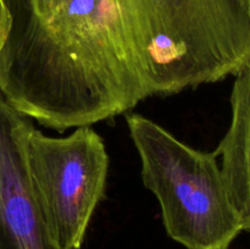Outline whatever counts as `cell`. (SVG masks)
<instances>
[{
    "instance_id": "6da1fadb",
    "label": "cell",
    "mask_w": 250,
    "mask_h": 249,
    "mask_svg": "<svg viewBox=\"0 0 250 249\" xmlns=\"http://www.w3.org/2000/svg\"><path fill=\"white\" fill-rule=\"evenodd\" d=\"M250 62V0H0V93L58 132Z\"/></svg>"
},
{
    "instance_id": "7a4b0ae2",
    "label": "cell",
    "mask_w": 250,
    "mask_h": 249,
    "mask_svg": "<svg viewBox=\"0 0 250 249\" xmlns=\"http://www.w3.org/2000/svg\"><path fill=\"white\" fill-rule=\"evenodd\" d=\"M126 124L168 236L187 249H229L244 225L216 154L183 143L141 114H126Z\"/></svg>"
},
{
    "instance_id": "3957f363",
    "label": "cell",
    "mask_w": 250,
    "mask_h": 249,
    "mask_svg": "<svg viewBox=\"0 0 250 249\" xmlns=\"http://www.w3.org/2000/svg\"><path fill=\"white\" fill-rule=\"evenodd\" d=\"M37 203L54 243L80 249L90 220L105 198L109 155L92 126L66 137H49L33 126L24 141Z\"/></svg>"
},
{
    "instance_id": "277c9868",
    "label": "cell",
    "mask_w": 250,
    "mask_h": 249,
    "mask_svg": "<svg viewBox=\"0 0 250 249\" xmlns=\"http://www.w3.org/2000/svg\"><path fill=\"white\" fill-rule=\"evenodd\" d=\"M33 121L0 93V249H60L49 234L27 167Z\"/></svg>"
},
{
    "instance_id": "5b68a950",
    "label": "cell",
    "mask_w": 250,
    "mask_h": 249,
    "mask_svg": "<svg viewBox=\"0 0 250 249\" xmlns=\"http://www.w3.org/2000/svg\"><path fill=\"white\" fill-rule=\"evenodd\" d=\"M231 93L232 120L214 151L234 207L250 232V62L236 76Z\"/></svg>"
}]
</instances>
